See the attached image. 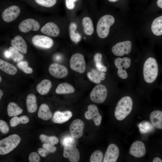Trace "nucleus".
I'll use <instances>...</instances> for the list:
<instances>
[{"mask_svg":"<svg viewBox=\"0 0 162 162\" xmlns=\"http://www.w3.org/2000/svg\"><path fill=\"white\" fill-rule=\"evenodd\" d=\"M133 105V101L128 96L124 97L118 102L115 108L114 115L118 121L123 120L131 111Z\"/></svg>","mask_w":162,"mask_h":162,"instance_id":"f257e3e1","label":"nucleus"},{"mask_svg":"<svg viewBox=\"0 0 162 162\" xmlns=\"http://www.w3.org/2000/svg\"><path fill=\"white\" fill-rule=\"evenodd\" d=\"M158 64L156 60L149 57L144 63L143 67V75L145 81L151 83L156 79L158 74Z\"/></svg>","mask_w":162,"mask_h":162,"instance_id":"f03ea898","label":"nucleus"},{"mask_svg":"<svg viewBox=\"0 0 162 162\" xmlns=\"http://www.w3.org/2000/svg\"><path fill=\"white\" fill-rule=\"evenodd\" d=\"M115 21L114 18L110 15L106 14L100 17L96 26L98 36L101 38H106L109 34L110 27L113 24Z\"/></svg>","mask_w":162,"mask_h":162,"instance_id":"7ed1b4c3","label":"nucleus"},{"mask_svg":"<svg viewBox=\"0 0 162 162\" xmlns=\"http://www.w3.org/2000/svg\"><path fill=\"white\" fill-rule=\"evenodd\" d=\"M21 141L20 137L17 134L9 135L0 141V154H7L16 148Z\"/></svg>","mask_w":162,"mask_h":162,"instance_id":"20e7f679","label":"nucleus"},{"mask_svg":"<svg viewBox=\"0 0 162 162\" xmlns=\"http://www.w3.org/2000/svg\"><path fill=\"white\" fill-rule=\"evenodd\" d=\"M70 66L73 70L80 74L84 73L86 70V62L83 56L77 53L73 55L70 61Z\"/></svg>","mask_w":162,"mask_h":162,"instance_id":"39448f33","label":"nucleus"},{"mask_svg":"<svg viewBox=\"0 0 162 162\" xmlns=\"http://www.w3.org/2000/svg\"><path fill=\"white\" fill-rule=\"evenodd\" d=\"M107 95V90L106 87L102 84H99L92 90L90 97L93 102L101 104L105 101Z\"/></svg>","mask_w":162,"mask_h":162,"instance_id":"423d86ee","label":"nucleus"},{"mask_svg":"<svg viewBox=\"0 0 162 162\" xmlns=\"http://www.w3.org/2000/svg\"><path fill=\"white\" fill-rule=\"evenodd\" d=\"M132 44L130 41L127 40L117 43L112 48V53L116 56H121L128 55L131 51Z\"/></svg>","mask_w":162,"mask_h":162,"instance_id":"0eeeda50","label":"nucleus"},{"mask_svg":"<svg viewBox=\"0 0 162 162\" xmlns=\"http://www.w3.org/2000/svg\"><path fill=\"white\" fill-rule=\"evenodd\" d=\"M85 117L88 120L93 119L95 124L99 126L101 124L102 117L98 112V107L94 104H91L88 106V110L84 114Z\"/></svg>","mask_w":162,"mask_h":162,"instance_id":"6e6552de","label":"nucleus"},{"mask_svg":"<svg viewBox=\"0 0 162 162\" xmlns=\"http://www.w3.org/2000/svg\"><path fill=\"white\" fill-rule=\"evenodd\" d=\"M63 155L64 158H68L70 162H77L80 160V153L78 149L71 144L64 145Z\"/></svg>","mask_w":162,"mask_h":162,"instance_id":"1a4fd4ad","label":"nucleus"},{"mask_svg":"<svg viewBox=\"0 0 162 162\" xmlns=\"http://www.w3.org/2000/svg\"><path fill=\"white\" fill-rule=\"evenodd\" d=\"M32 42L35 46L44 49L50 48L53 44V41L51 38L42 35L34 36L32 38Z\"/></svg>","mask_w":162,"mask_h":162,"instance_id":"9d476101","label":"nucleus"},{"mask_svg":"<svg viewBox=\"0 0 162 162\" xmlns=\"http://www.w3.org/2000/svg\"><path fill=\"white\" fill-rule=\"evenodd\" d=\"M84 124L81 120L77 119L74 120L70 126L71 136L74 139L81 137L83 134Z\"/></svg>","mask_w":162,"mask_h":162,"instance_id":"9b49d317","label":"nucleus"},{"mask_svg":"<svg viewBox=\"0 0 162 162\" xmlns=\"http://www.w3.org/2000/svg\"><path fill=\"white\" fill-rule=\"evenodd\" d=\"M20 12V9L18 6L12 5L4 10L2 13V17L4 21L10 22L16 19Z\"/></svg>","mask_w":162,"mask_h":162,"instance_id":"f8f14e48","label":"nucleus"},{"mask_svg":"<svg viewBox=\"0 0 162 162\" xmlns=\"http://www.w3.org/2000/svg\"><path fill=\"white\" fill-rule=\"evenodd\" d=\"M49 70L52 76L59 79L65 77L68 74V70L65 67L57 63L52 64L49 67Z\"/></svg>","mask_w":162,"mask_h":162,"instance_id":"ddd939ff","label":"nucleus"},{"mask_svg":"<svg viewBox=\"0 0 162 162\" xmlns=\"http://www.w3.org/2000/svg\"><path fill=\"white\" fill-rule=\"evenodd\" d=\"M40 27L39 24L37 21L32 19L29 18L21 22L18 28L21 32L26 33L31 30L37 31L39 29Z\"/></svg>","mask_w":162,"mask_h":162,"instance_id":"4468645a","label":"nucleus"},{"mask_svg":"<svg viewBox=\"0 0 162 162\" xmlns=\"http://www.w3.org/2000/svg\"><path fill=\"white\" fill-rule=\"evenodd\" d=\"M119 154L118 147L114 144H111L108 147L105 153L104 162H116Z\"/></svg>","mask_w":162,"mask_h":162,"instance_id":"2eb2a0df","label":"nucleus"},{"mask_svg":"<svg viewBox=\"0 0 162 162\" xmlns=\"http://www.w3.org/2000/svg\"><path fill=\"white\" fill-rule=\"evenodd\" d=\"M146 150L144 144L142 142L136 141L131 145L129 153L134 157L140 158L146 154Z\"/></svg>","mask_w":162,"mask_h":162,"instance_id":"dca6fc26","label":"nucleus"},{"mask_svg":"<svg viewBox=\"0 0 162 162\" xmlns=\"http://www.w3.org/2000/svg\"><path fill=\"white\" fill-rule=\"evenodd\" d=\"M41 32L43 34L51 37H56L60 33L58 27L52 22H49L46 24L41 28Z\"/></svg>","mask_w":162,"mask_h":162,"instance_id":"f3484780","label":"nucleus"},{"mask_svg":"<svg viewBox=\"0 0 162 162\" xmlns=\"http://www.w3.org/2000/svg\"><path fill=\"white\" fill-rule=\"evenodd\" d=\"M12 46L23 54L27 52V46L26 43L23 38L20 35L15 36L11 41Z\"/></svg>","mask_w":162,"mask_h":162,"instance_id":"a211bd4d","label":"nucleus"},{"mask_svg":"<svg viewBox=\"0 0 162 162\" xmlns=\"http://www.w3.org/2000/svg\"><path fill=\"white\" fill-rule=\"evenodd\" d=\"M72 116V113L70 111L64 112L57 111L54 114L52 120L54 123L62 124L68 121Z\"/></svg>","mask_w":162,"mask_h":162,"instance_id":"6ab92c4d","label":"nucleus"},{"mask_svg":"<svg viewBox=\"0 0 162 162\" xmlns=\"http://www.w3.org/2000/svg\"><path fill=\"white\" fill-rule=\"evenodd\" d=\"M150 119L154 127L162 129V111L158 110L153 111L150 114Z\"/></svg>","mask_w":162,"mask_h":162,"instance_id":"aec40b11","label":"nucleus"},{"mask_svg":"<svg viewBox=\"0 0 162 162\" xmlns=\"http://www.w3.org/2000/svg\"><path fill=\"white\" fill-rule=\"evenodd\" d=\"M52 86L51 82L50 80L45 79L37 85L36 89L40 94L45 95L49 92Z\"/></svg>","mask_w":162,"mask_h":162,"instance_id":"412c9836","label":"nucleus"},{"mask_svg":"<svg viewBox=\"0 0 162 162\" xmlns=\"http://www.w3.org/2000/svg\"><path fill=\"white\" fill-rule=\"evenodd\" d=\"M38 115L39 118L45 121L49 120L52 116V113L48 106L45 104L40 105Z\"/></svg>","mask_w":162,"mask_h":162,"instance_id":"4be33fe9","label":"nucleus"},{"mask_svg":"<svg viewBox=\"0 0 162 162\" xmlns=\"http://www.w3.org/2000/svg\"><path fill=\"white\" fill-rule=\"evenodd\" d=\"M0 69L10 75H15L17 72V69L15 66L1 59H0Z\"/></svg>","mask_w":162,"mask_h":162,"instance_id":"5701e85b","label":"nucleus"},{"mask_svg":"<svg viewBox=\"0 0 162 162\" xmlns=\"http://www.w3.org/2000/svg\"><path fill=\"white\" fill-rule=\"evenodd\" d=\"M82 24L84 33L86 35H92L94 32V27L91 18L88 16L84 17L82 20Z\"/></svg>","mask_w":162,"mask_h":162,"instance_id":"b1692460","label":"nucleus"},{"mask_svg":"<svg viewBox=\"0 0 162 162\" xmlns=\"http://www.w3.org/2000/svg\"><path fill=\"white\" fill-rule=\"evenodd\" d=\"M75 89L71 85L66 82L60 83L56 88V93L59 94H65L72 93L74 92Z\"/></svg>","mask_w":162,"mask_h":162,"instance_id":"393cba45","label":"nucleus"},{"mask_svg":"<svg viewBox=\"0 0 162 162\" xmlns=\"http://www.w3.org/2000/svg\"><path fill=\"white\" fill-rule=\"evenodd\" d=\"M151 28L154 35L156 36L162 35V15L154 20L152 24Z\"/></svg>","mask_w":162,"mask_h":162,"instance_id":"a878e982","label":"nucleus"},{"mask_svg":"<svg viewBox=\"0 0 162 162\" xmlns=\"http://www.w3.org/2000/svg\"><path fill=\"white\" fill-rule=\"evenodd\" d=\"M77 25L74 22L70 23L69 25V31L70 38L73 42L77 43L81 40L80 34L76 31Z\"/></svg>","mask_w":162,"mask_h":162,"instance_id":"bb28decb","label":"nucleus"},{"mask_svg":"<svg viewBox=\"0 0 162 162\" xmlns=\"http://www.w3.org/2000/svg\"><path fill=\"white\" fill-rule=\"evenodd\" d=\"M26 102L27 109L29 112L33 113L36 111L37 108L36 99L34 94H29L27 97Z\"/></svg>","mask_w":162,"mask_h":162,"instance_id":"cd10ccee","label":"nucleus"},{"mask_svg":"<svg viewBox=\"0 0 162 162\" xmlns=\"http://www.w3.org/2000/svg\"><path fill=\"white\" fill-rule=\"evenodd\" d=\"M114 64L118 69L126 70L130 66L131 59L126 57L123 58L118 57L115 59Z\"/></svg>","mask_w":162,"mask_h":162,"instance_id":"c85d7f7f","label":"nucleus"},{"mask_svg":"<svg viewBox=\"0 0 162 162\" xmlns=\"http://www.w3.org/2000/svg\"><path fill=\"white\" fill-rule=\"evenodd\" d=\"M7 111L9 116H15L21 114L23 110L15 103L11 102L8 106Z\"/></svg>","mask_w":162,"mask_h":162,"instance_id":"c756f323","label":"nucleus"},{"mask_svg":"<svg viewBox=\"0 0 162 162\" xmlns=\"http://www.w3.org/2000/svg\"><path fill=\"white\" fill-rule=\"evenodd\" d=\"M102 56L98 52L95 53L94 56V60L96 67L98 70L101 72H106V68L101 63Z\"/></svg>","mask_w":162,"mask_h":162,"instance_id":"7c9ffc66","label":"nucleus"},{"mask_svg":"<svg viewBox=\"0 0 162 162\" xmlns=\"http://www.w3.org/2000/svg\"><path fill=\"white\" fill-rule=\"evenodd\" d=\"M154 127L149 122L147 121H143L138 125L140 133L142 134L148 133L154 129Z\"/></svg>","mask_w":162,"mask_h":162,"instance_id":"2f4dec72","label":"nucleus"},{"mask_svg":"<svg viewBox=\"0 0 162 162\" xmlns=\"http://www.w3.org/2000/svg\"><path fill=\"white\" fill-rule=\"evenodd\" d=\"M40 140L44 143H46L54 146L58 142V138L55 136H48L43 134L40 136Z\"/></svg>","mask_w":162,"mask_h":162,"instance_id":"473e14b6","label":"nucleus"},{"mask_svg":"<svg viewBox=\"0 0 162 162\" xmlns=\"http://www.w3.org/2000/svg\"><path fill=\"white\" fill-rule=\"evenodd\" d=\"M8 50L10 53V58L14 62H19L23 59V55L13 46L10 47Z\"/></svg>","mask_w":162,"mask_h":162,"instance_id":"72a5a7b5","label":"nucleus"},{"mask_svg":"<svg viewBox=\"0 0 162 162\" xmlns=\"http://www.w3.org/2000/svg\"><path fill=\"white\" fill-rule=\"evenodd\" d=\"M103 157L102 152L100 150L94 151L91 154L90 157L91 162H101Z\"/></svg>","mask_w":162,"mask_h":162,"instance_id":"f704fd0d","label":"nucleus"},{"mask_svg":"<svg viewBox=\"0 0 162 162\" xmlns=\"http://www.w3.org/2000/svg\"><path fill=\"white\" fill-rule=\"evenodd\" d=\"M18 67L27 74H30L32 73L33 69L28 66V63L25 61H21L17 64Z\"/></svg>","mask_w":162,"mask_h":162,"instance_id":"c9c22d12","label":"nucleus"},{"mask_svg":"<svg viewBox=\"0 0 162 162\" xmlns=\"http://www.w3.org/2000/svg\"><path fill=\"white\" fill-rule=\"evenodd\" d=\"M38 4L43 7L50 8L56 4L57 0H34Z\"/></svg>","mask_w":162,"mask_h":162,"instance_id":"e433bc0d","label":"nucleus"},{"mask_svg":"<svg viewBox=\"0 0 162 162\" xmlns=\"http://www.w3.org/2000/svg\"><path fill=\"white\" fill-rule=\"evenodd\" d=\"M93 70L92 72H89L87 73V76L89 79L92 82L99 84L100 83L101 80L98 74L95 71Z\"/></svg>","mask_w":162,"mask_h":162,"instance_id":"4c0bfd02","label":"nucleus"},{"mask_svg":"<svg viewBox=\"0 0 162 162\" xmlns=\"http://www.w3.org/2000/svg\"><path fill=\"white\" fill-rule=\"evenodd\" d=\"M75 142V139L71 136H67L63 138L62 140V144L63 146L68 144L74 145Z\"/></svg>","mask_w":162,"mask_h":162,"instance_id":"58836bf2","label":"nucleus"},{"mask_svg":"<svg viewBox=\"0 0 162 162\" xmlns=\"http://www.w3.org/2000/svg\"><path fill=\"white\" fill-rule=\"evenodd\" d=\"M0 130L4 134L7 133L9 131V128L6 123L2 120H0Z\"/></svg>","mask_w":162,"mask_h":162,"instance_id":"ea45409f","label":"nucleus"},{"mask_svg":"<svg viewBox=\"0 0 162 162\" xmlns=\"http://www.w3.org/2000/svg\"><path fill=\"white\" fill-rule=\"evenodd\" d=\"M28 160L30 162H38L40 161V157L37 152H32L29 155Z\"/></svg>","mask_w":162,"mask_h":162,"instance_id":"a19ab883","label":"nucleus"},{"mask_svg":"<svg viewBox=\"0 0 162 162\" xmlns=\"http://www.w3.org/2000/svg\"><path fill=\"white\" fill-rule=\"evenodd\" d=\"M42 147L44 148L51 153L54 152L56 150V148L54 146L46 143L44 144Z\"/></svg>","mask_w":162,"mask_h":162,"instance_id":"79ce46f5","label":"nucleus"},{"mask_svg":"<svg viewBox=\"0 0 162 162\" xmlns=\"http://www.w3.org/2000/svg\"><path fill=\"white\" fill-rule=\"evenodd\" d=\"M117 74L120 78L123 79H126L128 76L127 73L125 69H118Z\"/></svg>","mask_w":162,"mask_h":162,"instance_id":"37998d69","label":"nucleus"},{"mask_svg":"<svg viewBox=\"0 0 162 162\" xmlns=\"http://www.w3.org/2000/svg\"><path fill=\"white\" fill-rule=\"evenodd\" d=\"M77 0H65L67 8L69 10L73 9L75 7L74 2Z\"/></svg>","mask_w":162,"mask_h":162,"instance_id":"c03bdc74","label":"nucleus"},{"mask_svg":"<svg viewBox=\"0 0 162 162\" xmlns=\"http://www.w3.org/2000/svg\"><path fill=\"white\" fill-rule=\"evenodd\" d=\"M20 123V118L15 116L12 118L10 120V124L12 127H15Z\"/></svg>","mask_w":162,"mask_h":162,"instance_id":"a18cd8bd","label":"nucleus"},{"mask_svg":"<svg viewBox=\"0 0 162 162\" xmlns=\"http://www.w3.org/2000/svg\"><path fill=\"white\" fill-rule=\"evenodd\" d=\"M38 154L42 157L46 156L50 152L46 149L42 148H39L38 151Z\"/></svg>","mask_w":162,"mask_h":162,"instance_id":"49530a36","label":"nucleus"},{"mask_svg":"<svg viewBox=\"0 0 162 162\" xmlns=\"http://www.w3.org/2000/svg\"><path fill=\"white\" fill-rule=\"evenodd\" d=\"M20 123L26 124L29 122V120L28 118L26 116H23L20 117Z\"/></svg>","mask_w":162,"mask_h":162,"instance_id":"de8ad7c7","label":"nucleus"},{"mask_svg":"<svg viewBox=\"0 0 162 162\" xmlns=\"http://www.w3.org/2000/svg\"><path fill=\"white\" fill-rule=\"evenodd\" d=\"M4 55L5 57L8 58H10L11 54L10 52L8 50L5 51L4 52Z\"/></svg>","mask_w":162,"mask_h":162,"instance_id":"09e8293b","label":"nucleus"},{"mask_svg":"<svg viewBox=\"0 0 162 162\" xmlns=\"http://www.w3.org/2000/svg\"><path fill=\"white\" fill-rule=\"evenodd\" d=\"M152 161L153 162H162V160L159 157H156L153 159Z\"/></svg>","mask_w":162,"mask_h":162,"instance_id":"8fccbe9b","label":"nucleus"},{"mask_svg":"<svg viewBox=\"0 0 162 162\" xmlns=\"http://www.w3.org/2000/svg\"><path fill=\"white\" fill-rule=\"evenodd\" d=\"M157 4L158 7L162 9V0H158Z\"/></svg>","mask_w":162,"mask_h":162,"instance_id":"3c124183","label":"nucleus"},{"mask_svg":"<svg viewBox=\"0 0 162 162\" xmlns=\"http://www.w3.org/2000/svg\"><path fill=\"white\" fill-rule=\"evenodd\" d=\"M105 74L104 73H101L99 75V77L101 80H103L105 79Z\"/></svg>","mask_w":162,"mask_h":162,"instance_id":"603ef678","label":"nucleus"},{"mask_svg":"<svg viewBox=\"0 0 162 162\" xmlns=\"http://www.w3.org/2000/svg\"><path fill=\"white\" fill-rule=\"evenodd\" d=\"M3 95V92L1 89H0V99H1Z\"/></svg>","mask_w":162,"mask_h":162,"instance_id":"864d4df0","label":"nucleus"},{"mask_svg":"<svg viewBox=\"0 0 162 162\" xmlns=\"http://www.w3.org/2000/svg\"><path fill=\"white\" fill-rule=\"evenodd\" d=\"M108 0L110 2H116L117 1H118V0Z\"/></svg>","mask_w":162,"mask_h":162,"instance_id":"5fc2aeb1","label":"nucleus"},{"mask_svg":"<svg viewBox=\"0 0 162 162\" xmlns=\"http://www.w3.org/2000/svg\"><path fill=\"white\" fill-rule=\"evenodd\" d=\"M2 80V78L1 76H0V82H1Z\"/></svg>","mask_w":162,"mask_h":162,"instance_id":"6e6d98bb","label":"nucleus"}]
</instances>
